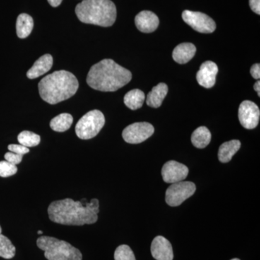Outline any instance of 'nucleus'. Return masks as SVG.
I'll list each match as a JSON object with an SVG mask.
<instances>
[{"mask_svg": "<svg viewBox=\"0 0 260 260\" xmlns=\"http://www.w3.org/2000/svg\"><path fill=\"white\" fill-rule=\"evenodd\" d=\"M99 201L92 199L84 203L67 198L52 202L48 208L49 218L54 223L67 225L93 224L98 220Z\"/></svg>", "mask_w": 260, "mask_h": 260, "instance_id": "nucleus-1", "label": "nucleus"}, {"mask_svg": "<svg viewBox=\"0 0 260 260\" xmlns=\"http://www.w3.org/2000/svg\"><path fill=\"white\" fill-rule=\"evenodd\" d=\"M132 80V73L111 59H105L91 67L87 76L90 88L103 92H114Z\"/></svg>", "mask_w": 260, "mask_h": 260, "instance_id": "nucleus-2", "label": "nucleus"}, {"mask_svg": "<svg viewBox=\"0 0 260 260\" xmlns=\"http://www.w3.org/2000/svg\"><path fill=\"white\" fill-rule=\"evenodd\" d=\"M78 87L76 77L66 70L54 72L39 83L40 96L49 104H56L73 96Z\"/></svg>", "mask_w": 260, "mask_h": 260, "instance_id": "nucleus-3", "label": "nucleus"}, {"mask_svg": "<svg viewBox=\"0 0 260 260\" xmlns=\"http://www.w3.org/2000/svg\"><path fill=\"white\" fill-rule=\"evenodd\" d=\"M75 13L82 23L102 27L112 26L116 19V6L111 0H83Z\"/></svg>", "mask_w": 260, "mask_h": 260, "instance_id": "nucleus-4", "label": "nucleus"}, {"mask_svg": "<svg viewBox=\"0 0 260 260\" xmlns=\"http://www.w3.org/2000/svg\"><path fill=\"white\" fill-rule=\"evenodd\" d=\"M38 247L44 251L48 260H82L83 254L79 249L70 243L54 237H39L37 242Z\"/></svg>", "mask_w": 260, "mask_h": 260, "instance_id": "nucleus-5", "label": "nucleus"}, {"mask_svg": "<svg viewBox=\"0 0 260 260\" xmlns=\"http://www.w3.org/2000/svg\"><path fill=\"white\" fill-rule=\"evenodd\" d=\"M105 124V117L99 110L87 113L75 126L77 136L82 140H90L96 136Z\"/></svg>", "mask_w": 260, "mask_h": 260, "instance_id": "nucleus-6", "label": "nucleus"}, {"mask_svg": "<svg viewBox=\"0 0 260 260\" xmlns=\"http://www.w3.org/2000/svg\"><path fill=\"white\" fill-rule=\"evenodd\" d=\"M196 191V186L191 181H179L172 184L166 192V202L172 207L182 204L186 200L190 198Z\"/></svg>", "mask_w": 260, "mask_h": 260, "instance_id": "nucleus-7", "label": "nucleus"}, {"mask_svg": "<svg viewBox=\"0 0 260 260\" xmlns=\"http://www.w3.org/2000/svg\"><path fill=\"white\" fill-rule=\"evenodd\" d=\"M182 18L194 30L202 34H211L216 28L213 19L200 12L184 10L182 13Z\"/></svg>", "mask_w": 260, "mask_h": 260, "instance_id": "nucleus-8", "label": "nucleus"}, {"mask_svg": "<svg viewBox=\"0 0 260 260\" xmlns=\"http://www.w3.org/2000/svg\"><path fill=\"white\" fill-rule=\"evenodd\" d=\"M155 129L150 123H134L123 130V139L129 144H139L151 137Z\"/></svg>", "mask_w": 260, "mask_h": 260, "instance_id": "nucleus-9", "label": "nucleus"}, {"mask_svg": "<svg viewBox=\"0 0 260 260\" xmlns=\"http://www.w3.org/2000/svg\"><path fill=\"white\" fill-rule=\"evenodd\" d=\"M260 111L254 102L244 101L239 106V119L245 129H254L259 124Z\"/></svg>", "mask_w": 260, "mask_h": 260, "instance_id": "nucleus-10", "label": "nucleus"}, {"mask_svg": "<svg viewBox=\"0 0 260 260\" xmlns=\"http://www.w3.org/2000/svg\"><path fill=\"white\" fill-rule=\"evenodd\" d=\"M188 174L189 169L187 167L175 160H169L166 162L161 170L162 179L169 184L182 181L187 177Z\"/></svg>", "mask_w": 260, "mask_h": 260, "instance_id": "nucleus-11", "label": "nucleus"}, {"mask_svg": "<svg viewBox=\"0 0 260 260\" xmlns=\"http://www.w3.org/2000/svg\"><path fill=\"white\" fill-rule=\"evenodd\" d=\"M218 72V68L215 63L211 61H205L197 73V80L201 86L205 88H213L216 81Z\"/></svg>", "mask_w": 260, "mask_h": 260, "instance_id": "nucleus-12", "label": "nucleus"}, {"mask_svg": "<svg viewBox=\"0 0 260 260\" xmlns=\"http://www.w3.org/2000/svg\"><path fill=\"white\" fill-rule=\"evenodd\" d=\"M151 254L156 260H173L174 252L172 244L168 239L158 236L153 239L151 244Z\"/></svg>", "mask_w": 260, "mask_h": 260, "instance_id": "nucleus-13", "label": "nucleus"}, {"mask_svg": "<svg viewBox=\"0 0 260 260\" xmlns=\"http://www.w3.org/2000/svg\"><path fill=\"white\" fill-rule=\"evenodd\" d=\"M135 25L140 31L152 32L158 28L159 19L153 12L144 10L136 15L135 19Z\"/></svg>", "mask_w": 260, "mask_h": 260, "instance_id": "nucleus-14", "label": "nucleus"}, {"mask_svg": "<svg viewBox=\"0 0 260 260\" xmlns=\"http://www.w3.org/2000/svg\"><path fill=\"white\" fill-rule=\"evenodd\" d=\"M53 65V57L51 54H44L35 61L31 68L27 72L29 79H35L47 73Z\"/></svg>", "mask_w": 260, "mask_h": 260, "instance_id": "nucleus-15", "label": "nucleus"}, {"mask_svg": "<svg viewBox=\"0 0 260 260\" xmlns=\"http://www.w3.org/2000/svg\"><path fill=\"white\" fill-rule=\"evenodd\" d=\"M196 47L191 43H182L176 47L173 51V59L179 64H186L194 57Z\"/></svg>", "mask_w": 260, "mask_h": 260, "instance_id": "nucleus-16", "label": "nucleus"}, {"mask_svg": "<svg viewBox=\"0 0 260 260\" xmlns=\"http://www.w3.org/2000/svg\"><path fill=\"white\" fill-rule=\"evenodd\" d=\"M168 90L169 88L167 84L164 83H159L154 87L146 98L147 105L152 108L160 107L162 101L167 96Z\"/></svg>", "mask_w": 260, "mask_h": 260, "instance_id": "nucleus-17", "label": "nucleus"}, {"mask_svg": "<svg viewBox=\"0 0 260 260\" xmlns=\"http://www.w3.org/2000/svg\"><path fill=\"white\" fill-rule=\"evenodd\" d=\"M241 148L239 140H233L225 142L220 145L218 150V159L221 162H228L232 160L233 156L237 153Z\"/></svg>", "mask_w": 260, "mask_h": 260, "instance_id": "nucleus-18", "label": "nucleus"}, {"mask_svg": "<svg viewBox=\"0 0 260 260\" xmlns=\"http://www.w3.org/2000/svg\"><path fill=\"white\" fill-rule=\"evenodd\" d=\"M34 28V20L32 17L25 13L19 15L17 18V36L20 39H25L30 35Z\"/></svg>", "mask_w": 260, "mask_h": 260, "instance_id": "nucleus-19", "label": "nucleus"}, {"mask_svg": "<svg viewBox=\"0 0 260 260\" xmlns=\"http://www.w3.org/2000/svg\"><path fill=\"white\" fill-rule=\"evenodd\" d=\"M211 133L205 126H200L191 135V143L198 148H205L211 141Z\"/></svg>", "mask_w": 260, "mask_h": 260, "instance_id": "nucleus-20", "label": "nucleus"}, {"mask_svg": "<svg viewBox=\"0 0 260 260\" xmlns=\"http://www.w3.org/2000/svg\"><path fill=\"white\" fill-rule=\"evenodd\" d=\"M145 99V93L139 89L130 90L124 95V104L131 109L137 110L143 107Z\"/></svg>", "mask_w": 260, "mask_h": 260, "instance_id": "nucleus-21", "label": "nucleus"}, {"mask_svg": "<svg viewBox=\"0 0 260 260\" xmlns=\"http://www.w3.org/2000/svg\"><path fill=\"white\" fill-rule=\"evenodd\" d=\"M73 117L71 114L63 113L55 116L50 121V127L54 131L63 133L70 129L73 124Z\"/></svg>", "mask_w": 260, "mask_h": 260, "instance_id": "nucleus-22", "label": "nucleus"}, {"mask_svg": "<svg viewBox=\"0 0 260 260\" xmlns=\"http://www.w3.org/2000/svg\"><path fill=\"white\" fill-rule=\"evenodd\" d=\"M16 249L8 237L0 234V256L4 259L14 257Z\"/></svg>", "mask_w": 260, "mask_h": 260, "instance_id": "nucleus-23", "label": "nucleus"}, {"mask_svg": "<svg viewBox=\"0 0 260 260\" xmlns=\"http://www.w3.org/2000/svg\"><path fill=\"white\" fill-rule=\"evenodd\" d=\"M18 140L20 145L27 148L37 146L40 143L41 137L30 131H23L18 135Z\"/></svg>", "mask_w": 260, "mask_h": 260, "instance_id": "nucleus-24", "label": "nucleus"}, {"mask_svg": "<svg viewBox=\"0 0 260 260\" xmlns=\"http://www.w3.org/2000/svg\"><path fill=\"white\" fill-rule=\"evenodd\" d=\"M114 259L115 260H136L134 252L129 246L123 244L116 248L114 252Z\"/></svg>", "mask_w": 260, "mask_h": 260, "instance_id": "nucleus-25", "label": "nucleus"}, {"mask_svg": "<svg viewBox=\"0 0 260 260\" xmlns=\"http://www.w3.org/2000/svg\"><path fill=\"white\" fill-rule=\"evenodd\" d=\"M18 172V167L7 160L0 161V177H9L15 175Z\"/></svg>", "mask_w": 260, "mask_h": 260, "instance_id": "nucleus-26", "label": "nucleus"}, {"mask_svg": "<svg viewBox=\"0 0 260 260\" xmlns=\"http://www.w3.org/2000/svg\"><path fill=\"white\" fill-rule=\"evenodd\" d=\"M23 156V155H19V154L8 152V153H5V158L7 161L16 166L22 161Z\"/></svg>", "mask_w": 260, "mask_h": 260, "instance_id": "nucleus-27", "label": "nucleus"}, {"mask_svg": "<svg viewBox=\"0 0 260 260\" xmlns=\"http://www.w3.org/2000/svg\"><path fill=\"white\" fill-rule=\"evenodd\" d=\"M8 150L12 153L19 154V155H23L25 154L29 153L30 150L27 147L23 146L22 145L11 144L8 145Z\"/></svg>", "mask_w": 260, "mask_h": 260, "instance_id": "nucleus-28", "label": "nucleus"}, {"mask_svg": "<svg viewBox=\"0 0 260 260\" xmlns=\"http://www.w3.org/2000/svg\"><path fill=\"white\" fill-rule=\"evenodd\" d=\"M250 73L251 76L256 80H259L260 78V64H254L251 68Z\"/></svg>", "mask_w": 260, "mask_h": 260, "instance_id": "nucleus-29", "label": "nucleus"}, {"mask_svg": "<svg viewBox=\"0 0 260 260\" xmlns=\"http://www.w3.org/2000/svg\"><path fill=\"white\" fill-rule=\"evenodd\" d=\"M249 6L253 12L260 14V0H249Z\"/></svg>", "mask_w": 260, "mask_h": 260, "instance_id": "nucleus-30", "label": "nucleus"}, {"mask_svg": "<svg viewBox=\"0 0 260 260\" xmlns=\"http://www.w3.org/2000/svg\"><path fill=\"white\" fill-rule=\"evenodd\" d=\"M47 1L48 3L50 4L51 6L56 8V7H58L59 5H61L62 0H47Z\"/></svg>", "mask_w": 260, "mask_h": 260, "instance_id": "nucleus-31", "label": "nucleus"}, {"mask_svg": "<svg viewBox=\"0 0 260 260\" xmlns=\"http://www.w3.org/2000/svg\"><path fill=\"white\" fill-rule=\"evenodd\" d=\"M254 89L255 90L256 93H257L258 95L260 96V82L259 80L256 81L255 84L254 85Z\"/></svg>", "mask_w": 260, "mask_h": 260, "instance_id": "nucleus-32", "label": "nucleus"}, {"mask_svg": "<svg viewBox=\"0 0 260 260\" xmlns=\"http://www.w3.org/2000/svg\"><path fill=\"white\" fill-rule=\"evenodd\" d=\"M43 234V232H42V231H39V232H38V234Z\"/></svg>", "mask_w": 260, "mask_h": 260, "instance_id": "nucleus-33", "label": "nucleus"}, {"mask_svg": "<svg viewBox=\"0 0 260 260\" xmlns=\"http://www.w3.org/2000/svg\"><path fill=\"white\" fill-rule=\"evenodd\" d=\"M231 260H240V259H237V258H234V259H231Z\"/></svg>", "mask_w": 260, "mask_h": 260, "instance_id": "nucleus-34", "label": "nucleus"}, {"mask_svg": "<svg viewBox=\"0 0 260 260\" xmlns=\"http://www.w3.org/2000/svg\"><path fill=\"white\" fill-rule=\"evenodd\" d=\"M0 234H2V228L0 226Z\"/></svg>", "mask_w": 260, "mask_h": 260, "instance_id": "nucleus-35", "label": "nucleus"}]
</instances>
